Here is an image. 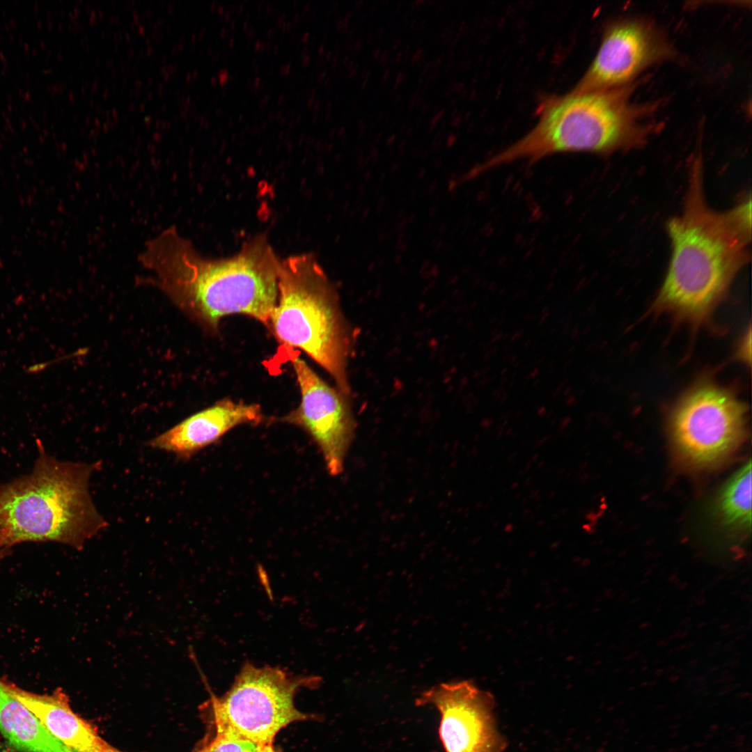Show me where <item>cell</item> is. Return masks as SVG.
I'll return each mask as SVG.
<instances>
[{"instance_id":"cell-1","label":"cell","mask_w":752,"mask_h":752,"mask_svg":"<svg viewBox=\"0 0 752 752\" xmlns=\"http://www.w3.org/2000/svg\"><path fill=\"white\" fill-rule=\"evenodd\" d=\"M682 213L668 223L672 255L651 311L696 330L706 324L749 261L751 198L719 212L705 199L701 156L693 161Z\"/></svg>"},{"instance_id":"cell-2","label":"cell","mask_w":752,"mask_h":752,"mask_svg":"<svg viewBox=\"0 0 752 752\" xmlns=\"http://www.w3.org/2000/svg\"><path fill=\"white\" fill-rule=\"evenodd\" d=\"M139 258L151 273L148 283L206 327L215 328L223 317L236 313L268 327L281 261L265 237L249 240L233 256L211 259L172 226L148 241Z\"/></svg>"},{"instance_id":"cell-3","label":"cell","mask_w":752,"mask_h":752,"mask_svg":"<svg viewBox=\"0 0 752 752\" xmlns=\"http://www.w3.org/2000/svg\"><path fill=\"white\" fill-rule=\"evenodd\" d=\"M635 83L604 90L549 95L524 136L473 168L465 178L519 160L534 162L557 153L609 155L641 147L657 129L658 104L633 100Z\"/></svg>"},{"instance_id":"cell-4","label":"cell","mask_w":752,"mask_h":752,"mask_svg":"<svg viewBox=\"0 0 752 752\" xmlns=\"http://www.w3.org/2000/svg\"><path fill=\"white\" fill-rule=\"evenodd\" d=\"M100 466L59 460L40 451L29 473L0 485V528L8 547L54 542L83 549L109 526L89 488Z\"/></svg>"},{"instance_id":"cell-5","label":"cell","mask_w":752,"mask_h":752,"mask_svg":"<svg viewBox=\"0 0 752 752\" xmlns=\"http://www.w3.org/2000/svg\"><path fill=\"white\" fill-rule=\"evenodd\" d=\"M268 328L282 345L304 352L332 377L340 391L350 395L347 366L353 334L336 289L311 255L281 262Z\"/></svg>"},{"instance_id":"cell-6","label":"cell","mask_w":752,"mask_h":752,"mask_svg":"<svg viewBox=\"0 0 752 752\" xmlns=\"http://www.w3.org/2000/svg\"><path fill=\"white\" fill-rule=\"evenodd\" d=\"M320 682L315 676H295L279 668L246 662L230 689L212 701L213 724L256 744L273 742L282 728L307 719L295 707V696L302 687Z\"/></svg>"},{"instance_id":"cell-7","label":"cell","mask_w":752,"mask_h":752,"mask_svg":"<svg viewBox=\"0 0 752 752\" xmlns=\"http://www.w3.org/2000/svg\"><path fill=\"white\" fill-rule=\"evenodd\" d=\"M747 407L729 388L707 377L692 384L670 416L675 447L686 462L708 467L728 456L742 440Z\"/></svg>"},{"instance_id":"cell-8","label":"cell","mask_w":752,"mask_h":752,"mask_svg":"<svg viewBox=\"0 0 752 752\" xmlns=\"http://www.w3.org/2000/svg\"><path fill=\"white\" fill-rule=\"evenodd\" d=\"M675 56L673 45L651 21L635 17L616 19L606 24L594 59L572 91L627 86L648 68Z\"/></svg>"},{"instance_id":"cell-9","label":"cell","mask_w":752,"mask_h":752,"mask_svg":"<svg viewBox=\"0 0 752 752\" xmlns=\"http://www.w3.org/2000/svg\"><path fill=\"white\" fill-rule=\"evenodd\" d=\"M291 357L301 401L281 421L305 431L321 452L328 473L336 476L344 469L354 435L349 396L328 385L301 358Z\"/></svg>"},{"instance_id":"cell-10","label":"cell","mask_w":752,"mask_h":752,"mask_svg":"<svg viewBox=\"0 0 752 752\" xmlns=\"http://www.w3.org/2000/svg\"><path fill=\"white\" fill-rule=\"evenodd\" d=\"M415 703L434 706L439 712V735L446 752H503L506 749L496 723L494 696L471 680L433 686Z\"/></svg>"},{"instance_id":"cell-11","label":"cell","mask_w":752,"mask_h":752,"mask_svg":"<svg viewBox=\"0 0 752 752\" xmlns=\"http://www.w3.org/2000/svg\"><path fill=\"white\" fill-rule=\"evenodd\" d=\"M263 420L260 405L224 399L186 418L149 440L147 445L180 460H189L234 428L258 425Z\"/></svg>"},{"instance_id":"cell-12","label":"cell","mask_w":752,"mask_h":752,"mask_svg":"<svg viewBox=\"0 0 752 752\" xmlns=\"http://www.w3.org/2000/svg\"><path fill=\"white\" fill-rule=\"evenodd\" d=\"M10 689L48 732L72 751L104 752L110 747L89 723L72 711L61 691L38 694L11 684Z\"/></svg>"},{"instance_id":"cell-13","label":"cell","mask_w":752,"mask_h":752,"mask_svg":"<svg viewBox=\"0 0 752 752\" xmlns=\"http://www.w3.org/2000/svg\"><path fill=\"white\" fill-rule=\"evenodd\" d=\"M0 733L19 752H73L48 732L1 678Z\"/></svg>"},{"instance_id":"cell-14","label":"cell","mask_w":752,"mask_h":752,"mask_svg":"<svg viewBox=\"0 0 752 752\" xmlns=\"http://www.w3.org/2000/svg\"><path fill=\"white\" fill-rule=\"evenodd\" d=\"M724 523L735 528L749 529L751 524V462L744 464L728 481L719 499Z\"/></svg>"},{"instance_id":"cell-15","label":"cell","mask_w":752,"mask_h":752,"mask_svg":"<svg viewBox=\"0 0 752 752\" xmlns=\"http://www.w3.org/2000/svg\"><path fill=\"white\" fill-rule=\"evenodd\" d=\"M212 739L198 752H256L257 744L228 728L214 726Z\"/></svg>"},{"instance_id":"cell-16","label":"cell","mask_w":752,"mask_h":752,"mask_svg":"<svg viewBox=\"0 0 752 752\" xmlns=\"http://www.w3.org/2000/svg\"><path fill=\"white\" fill-rule=\"evenodd\" d=\"M751 332L749 328L738 345L736 356L742 362L750 364L751 361Z\"/></svg>"},{"instance_id":"cell-17","label":"cell","mask_w":752,"mask_h":752,"mask_svg":"<svg viewBox=\"0 0 752 752\" xmlns=\"http://www.w3.org/2000/svg\"><path fill=\"white\" fill-rule=\"evenodd\" d=\"M8 548L6 534L0 528V559L5 555Z\"/></svg>"},{"instance_id":"cell-18","label":"cell","mask_w":752,"mask_h":752,"mask_svg":"<svg viewBox=\"0 0 752 752\" xmlns=\"http://www.w3.org/2000/svg\"><path fill=\"white\" fill-rule=\"evenodd\" d=\"M273 742L258 743L256 752H276L272 745Z\"/></svg>"},{"instance_id":"cell-19","label":"cell","mask_w":752,"mask_h":752,"mask_svg":"<svg viewBox=\"0 0 752 752\" xmlns=\"http://www.w3.org/2000/svg\"><path fill=\"white\" fill-rule=\"evenodd\" d=\"M104 752H121V751H120L117 750L116 749L113 748V746H110V747L108 749H107Z\"/></svg>"}]
</instances>
